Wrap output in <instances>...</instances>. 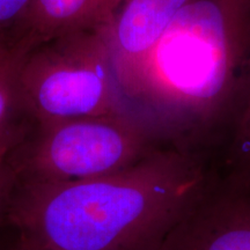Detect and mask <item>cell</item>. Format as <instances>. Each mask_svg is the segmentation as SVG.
Instances as JSON below:
<instances>
[{
	"mask_svg": "<svg viewBox=\"0 0 250 250\" xmlns=\"http://www.w3.org/2000/svg\"><path fill=\"white\" fill-rule=\"evenodd\" d=\"M9 54H11V52H9L8 50L5 48V45L2 44V42L0 41V58H4V57H6V56H8Z\"/></svg>",
	"mask_w": 250,
	"mask_h": 250,
	"instance_id": "13",
	"label": "cell"
},
{
	"mask_svg": "<svg viewBox=\"0 0 250 250\" xmlns=\"http://www.w3.org/2000/svg\"><path fill=\"white\" fill-rule=\"evenodd\" d=\"M23 114L35 124L132 114L114 66L108 27L66 34L31 50L18 74Z\"/></svg>",
	"mask_w": 250,
	"mask_h": 250,
	"instance_id": "3",
	"label": "cell"
},
{
	"mask_svg": "<svg viewBox=\"0 0 250 250\" xmlns=\"http://www.w3.org/2000/svg\"><path fill=\"white\" fill-rule=\"evenodd\" d=\"M192 0H123L108 27L112 61L123 90L175 17Z\"/></svg>",
	"mask_w": 250,
	"mask_h": 250,
	"instance_id": "6",
	"label": "cell"
},
{
	"mask_svg": "<svg viewBox=\"0 0 250 250\" xmlns=\"http://www.w3.org/2000/svg\"><path fill=\"white\" fill-rule=\"evenodd\" d=\"M23 147L26 182L72 183L98 179L138 162L159 142L133 114L80 117L35 124Z\"/></svg>",
	"mask_w": 250,
	"mask_h": 250,
	"instance_id": "4",
	"label": "cell"
},
{
	"mask_svg": "<svg viewBox=\"0 0 250 250\" xmlns=\"http://www.w3.org/2000/svg\"><path fill=\"white\" fill-rule=\"evenodd\" d=\"M227 182L250 191V68L246 98L235 121Z\"/></svg>",
	"mask_w": 250,
	"mask_h": 250,
	"instance_id": "9",
	"label": "cell"
},
{
	"mask_svg": "<svg viewBox=\"0 0 250 250\" xmlns=\"http://www.w3.org/2000/svg\"><path fill=\"white\" fill-rule=\"evenodd\" d=\"M217 184L195 151L159 146L107 176L26 182L11 219L45 250H159Z\"/></svg>",
	"mask_w": 250,
	"mask_h": 250,
	"instance_id": "1",
	"label": "cell"
},
{
	"mask_svg": "<svg viewBox=\"0 0 250 250\" xmlns=\"http://www.w3.org/2000/svg\"><path fill=\"white\" fill-rule=\"evenodd\" d=\"M21 61L13 54L0 58V139L23 132L17 123L18 115L23 112L18 85Z\"/></svg>",
	"mask_w": 250,
	"mask_h": 250,
	"instance_id": "8",
	"label": "cell"
},
{
	"mask_svg": "<svg viewBox=\"0 0 250 250\" xmlns=\"http://www.w3.org/2000/svg\"><path fill=\"white\" fill-rule=\"evenodd\" d=\"M17 250H45V249L41 248L40 246L35 245V243L27 241V240L21 239L20 237V242H19Z\"/></svg>",
	"mask_w": 250,
	"mask_h": 250,
	"instance_id": "12",
	"label": "cell"
},
{
	"mask_svg": "<svg viewBox=\"0 0 250 250\" xmlns=\"http://www.w3.org/2000/svg\"><path fill=\"white\" fill-rule=\"evenodd\" d=\"M249 68L250 0H192L144 59L124 96L159 143L195 151L230 115L237 118Z\"/></svg>",
	"mask_w": 250,
	"mask_h": 250,
	"instance_id": "2",
	"label": "cell"
},
{
	"mask_svg": "<svg viewBox=\"0 0 250 250\" xmlns=\"http://www.w3.org/2000/svg\"><path fill=\"white\" fill-rule=\"evenodd\" d=\"M23 137L24 131L0 139V197L2 195L6 181H7L9 158L12 156V153L18 144L23 139Z\"/></svg>",
	"mask_w": 250,
	"mask_h": 250,
	"instance_id": "11",
	"label": "cell"
},
{
	"mask_svg": "<svg viewBox=\"0 0 250 250\" xmlns=\"http://www.w3.org/2000/svg\"><path fill=\"white\" fill-rule=\"evenodd\" d=\"M159 250H250V191L217 184Z\"/></svg>",
	"mask_w": 250,
	"mask_h": 250,
	"instance_id": "5",
	"label": "cell"
},
{
	"mask_svg": "<svg viewBox=\"0 0 250 250\" xmlns=\"http://www.w3.org/2000/svg\"><path fill=\"white\" fill-rule=\"evenodd\" d=\"M123 0H34L11 54L28 52L59 36L110 26Z\"/></svg>",
	"mask_w": 250,
	"mask_h": 250,
	"instance_id": "7",
	"label": "cell"
},
{
	"mask_svg": "<svg viewBox=\"0 0 250 250\" xmlns=\"http://www.w3.org/2000/svg\"><path fill=\"white\" fill-rule=\"evenodd\" d=\"M34 0H0V41L9 52L14 48Z\"/></svg>",
	"mask_w": 250,
	"mask_h": 250,
	"instance_id": "10",
	"label": "cell"
}]
</instances>
